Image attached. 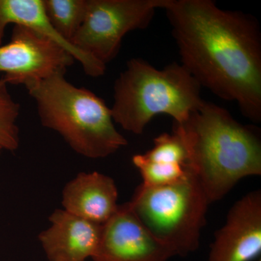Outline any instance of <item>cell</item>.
<instances>
[{
	"label": "cell",
	"mask_w": 261,
	"mask_h": 261,
	"mask_svg": "<svg viewBox=\"0 0 261 261\" xmlns=\"http://www.w3.org/2000/svg\"><path fill=\"white\" fill-rule=\"evenodd\" d=\"M261 252V191L237 201L215 235L208 261H251ZM258 261H260L259 260Z\"/></svg>",
	"instance_id": "cell-9"
},
{
	"label": "cell",
	"mask_w": 261,
	"mask_h": 261,
	"mask_svg": "<svg viewBox=\"0 0 261 261\" xmlns=\"http://www.w3.org/2000/svg\"><path fill=\"white\" fill-rule=\"evenodd\" d=\"M181 64L217 97L238 103L261 121V36L251 15L221 9L211 0H168Z\"/></svg>",
	"instance_id": "cell-1"
},
{
	"label": "cell",
	"mask_w": 261,
	"mask_h": 261,
	"mask_svg": "<svg viewBox=\"0 0 261 261\" xmlns=\"http://www.w3.org/2000/svg\"><path fill=\"white\" fill-rule=\"evenodd\" d=\"M118 197L112 178L97 171L81 172L65 185L62 205L70 214L103 225L118 211Z\"/></svg>",
	"instance_id": "cell-11"
},
{
	"label": "cell",
	"mask_w": 261,
	"mask_h": 261,
	"mask_svg": "<svg viewBox=\"0 0 261 261\" xmlns=\"http://www.w3.org/2000/svg\"><path fill=\"white\" fill-rule=\"evenodd\" d=\"M20 112L19 103L8 90V83L0 79V155L5 152H15L20 146L18 118Z\"/></svg>",
	"instance_id": "cell-14"
},
{
	"label": "cell",
	"mask_w": 261,
	"mask_h": 261,
	"mask_svg": "<svg viewBox=\"0 0 261 261\" xmlns=\"http://www.w3.org/2000/svg\"><path fill=\"white\" fill-rule=\"evenodd\" d=\"M38 238L48 261H87L97 250L102 225L56 209Z\"/></svg>",
	"instance_id": "cell-10"
},
{
	"label": "cell",
	"mask_w": 261,
	"mask_h": 261,
	"mask_svg": "<svg viewBox=\"0 0 261 261\" xmlns=\"http://www.w3.org/2000/svg\"><path fill=\"white\" fill-rule=\"evenodd\" d=\"M12 23L28 27L49 38L80 62L89 76H101L106 72V65L82 53L58 34L46 15L43 0H0V46L5 29Z\"/></svg>",
	"instance_id": "cell-12"
},
{
	"label": "cell",
	"mask_w": 261,
	"mask_h": 261,
	"mask_svg": "<svg viewBox=\"0 0 261 261\" xmlns=\"http://www.w3.org/2000/svg\"><path fill=\"white\" fill-rule=\"evenodd\" d=\"M75 60L64 48L40 33L14 25L10 42L0 46V72L8 84L25 88L58 73Z\"/></svg>",
	"instance_id": "cell-7"
},
{
	"label": "cell",
	"mask_w": 261,
	"mask_h": 261,
	"mask_svg": "<svg viewBox=\"0 0 261 261\" xmlns=\"http://www.w3.org/2000/svg\"><path fill=\"white\" fill-rule=\"evenodd\" d=\"M142 154L146 159L154 162L176 163L186 167L190 163L185 141L176 130L172 135L164 133L156 137L153 147Z\"/></svg>",
	"instance_id": "cell-16"
},
{
	"label": "cell",
	"mask_w": 261,
	"mask_h": 261,
	"mask_svg": "<svg viewBox=\"0 0 261 261\" xmlns=\"http://www.w3.org/2000/svg\"><path fill=\"white\" fill-rule=\"evenodd\" d=\"M173 130L185 141L189 167L211 203L224 198L242 178L261 174L257 128L239 123L224 108L204 100Z\"/></svg>",
	"instance_id": "cell-2"
},
{
	"label": "cell",
	"mask_w": 261,
	"mask_h": 261,
	"mask_svg": "<svg viewBox=\"0 0 261 261\" xmlns=\"http://www.w3.org/2000/svg\"><path fill=\"white\" fill-rule=\"evenodd\" d=\"M173 252L160 243L130 210L128 202L102 225L93 261H168Z\"/></svg>",
	"instance_id": "cell-8"
},
{
	"label": "cell",
	"mask_w": 261,
	"mask_h": 261,
	"mask_svg": "<svg viewBox=\"0 0 261 261\" xmlns=\"http://www.w3.org/2000/svg\"><path fill=\"white\" fill-rule=\"evenodd\" d=\"M58 73L29 86L43 126L58 132L76 153L98 159L114 154L128 142L117 130L102 98L76 87Z\"/></svg>",
	"instance_id": "cell-3"
},
{
	"label": "cell",
	"mask_w": 261,
	"mask_h": 261,
	"mask_svg": "<svg viewBox=\"0 0 261 261\" xmlns=\"http://www.w3.org/2000/svg\"><path fill=\"white\" fill-rule=\"evenodd\" d=\"M143 178L142 185L161 187L171 185L185 176L188 167L176 164L149 161L143 154H136L132 159Z\"/></svg>",
	"instance_id": "cell-15"
},
{
	"label": "cell",
	"mask_w": 261,
	"mask_h": 261,
	"mask_svg": "<svg viewBox=\"0 0 261 261\" xmlns=\"http://www.w3.org/2000/svg\"><path fill=\"white\" fill-rule=\"evenodd\" d=\"M113 121L135 135L154 116L168 115L181 125L203 102L201 86L179 63L159 70L139 58L127 62L115 82Z\"/></svg>",
	"instance_id": "cell-4"
},
{
	"label": "cell",
	"mask_w": 261,
	"mask_h": 261,
	"mask_svg": "<svg viewBox=\"0 0 261 261\" xmlns=\"http://www.w3.org/2000/svg\"><path fill=\"white\" fill-rule=\"evenodd\" d=\"M168 0H88L85 18L71 44L105 65L132 31L147 28Z\"/></svg>",
	"instance_id": "cell-6"
},
{
	"label": "cell",
	"mask_w": 261,
	"mask_h": 261,
	"mask_svg": "<svg viewBox=\"0 0 261 261\" xmlns=\"http://www.w3.org/2000/svg\"><path fill=\"white\" fill-rule=\"evenodd\" d=\"M128 204L151 234L175 256H186L198 248L211 202L190 167L171 185L142 184Z\"/></svg>",
	"instance_id": "cell-5"
},
{
	"label": "cell",
	"mask_w": 261,
	"mask_h": 261,
	"mask_svg": "<svg viewBox=\"0 0 261 261\" xmlns=\"http://www.w3.org/2000/svg\"><path fill=\"white\" fill-rule=\"evenodd\" d=\"M87 1L43 0L46 15L53 28L70 44L83 23L87 13Z\"/></svg>",
	"instance_id": "cell-13"
}]
</instances>
